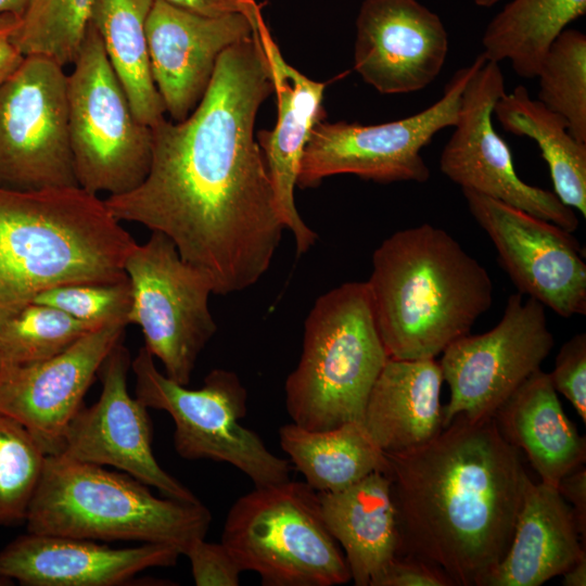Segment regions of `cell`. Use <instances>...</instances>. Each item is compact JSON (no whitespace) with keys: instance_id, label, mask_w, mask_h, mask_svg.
<instances>
[{"instance_id":"obj_4","label":"cell","mask_w":586,"mask_h":586,"mask_svg":"<svg viewBox=\"0 0 586 586\" xmlns=\"http://www.w3.org/2000/svg\"><path fill=\"white\" fill-rule=\"evenodd\" d=\"M136 243L104 200L80 187L0 188V323L44 290L126 280Z\"/></svg>"},{"instance_id":"obj_10","label":"cell","mask_w":586,"mask_h":586,"mask_svg":"<svg viewBox=\"0 0 586 586\" xmlns=\"http://www.w3.org/2000/svg\"><path fill=\"white\" fill-rule=\"evenodd\" d=\"M485 60L481 52L458 69L441 99L415 115L379 125L317 122L301 158L296 186L315 188L326 177L341 174L381 183L428 181L430 169L421 151L437 132L455 126L462 91Z\"/></svg>"},{"instance_id":"obj_21","label":"cell","mask_w":586,"mask_h":586,"mask_svg":"<svg viewBox=\"0 0 586 586\" xmlns=\"http://www.w3.org/2000/svg\"><path fill=\"white\" fill-rule=\"evenodd\" d=\"M256 33L269 64L278 105L275 128L260 130L257 143L265 157L280 219L294 238L297 255H302L315 244L317 234L302 219L294 190L310 131L324 116L326 84L306 77L282 58L263 17Z\"/></svg>"},{"instance_id":"obj_15","label":"cell","mask_w":586,"mask_h":586,"mask_svg":"<svg viewBox=\"0 0 586 586\" xmlns=\"http://www.w3.org/2000/svg\"><path fill=\"white\" fill-rule=\"evenodd\" d=\"M462 192L519 293L563 318L586 314L585 256L572 232L496 199Z\"/></svg>"},{"instance_id":"obj_43","label":"cell","mask_w":586,"mask_h":586,"mask_svg":"<svg viewBox=\"0 0 586 586\" xmlns=\"http://www.w3.org/2000/svg\"><path fill=\"white\" fill-rule=\"evenodd\" d=\"M500 0H474L477 7L489 8L499 2Z\"/></svg>"},{"instance_id":"obj_22","label":"cell","mask_w":586,"mask_h":586,"mask_svg":"<svg viewBox=\"0 0 586 586\" xmlns=\"http://www.w3.org/2000/svg\"><path fill=\"white\" fill-rule=\"evenodd\" d=\"M586 556L570 505L557 487L527 482L510 546L485 586H540Z\"/></svg>"},{"instance_id":"obj_38","label":"cell","mask_w":586,"mask_h":586,"mask_svg":"<svg viewBox=\"0 0 586 586\" xmlns=\"http://www.w3.org/2000/svg\"><path fill=\"white\" fill-rule=\"evenodd\" d=\"M194 14L217 17L231 13H244L255 17L260 14L256 0H163Z\"/></svg>"},{"instance_id":"obj_14","label":"cell","mask_w":586,"mask_h":586,"mask_svg":"<svg viewBox=\"0 0 586 586\" xmlns=\"http://www.w3.org/2000/svg\"><path fill=\"white\" fill-rule=\"evenodd\" d=\"M505 92L499 63L485 60L462 91L458 119L442 150L440 169L462 190L496 199L574 232L579 224L574 209L553 192L524 182L508 144L495 130L494 106Z\"/></svg>"},{"instance_id":"obj_42","label":"cell","mask_w":586,"mask_h":586,"mask_svg":"<svg viewBox=\"0 0 586 586\" xmlns=\"http://www.w3.org/2000/svg\"><path fill=\"white\" fill-rule=\"evenodd\" d=\"M27 0H0V16L5 14L18 17L23 12Z\"/></svg>"},{"instance_id":"obj_18","label":"cell","mask_w":586,"mask_h":586,"mask_svg":"<svg viewBox=\"0 0 586 586\" xmlns=\"http://www.w3.org/2000/svg\"><path fill=\"white\" fill-rule=\"evenodd\" d=\"M262 15L208 17L154 0L146 18L150 67L165 111L186 119L203 99L221 53L250 38Z\"/></svg>"},{"instance_id":"obj_26","label":"cell","mask_w":586,"mask_h":586,"mask_svg":"<svg viewBox=\"0 0 586 586\" xmlns=\"http://www.w3.org/2000/svg\"><path fill=\"white\" fill-rule=\"evenodd\" d=\"M279 438L290 462L320 493L345 488L386 466L384 453L359 422L320 431L292 422L279 429Z\"/></svg>"},{"instance_id":"obj_3","label":"cell","mask_w":586,"mask_h":586,"mask_svg":"<svg viewBox=\"0 0 586 586\" xmlns=\"http://www.w3.org/2000/svg\"><path fill=\"white\" fill-rule=\"evenodd\" d=\"M367 284L384 347L396 359H435L493 303L487 270L430 224L386 238Z\"/></svg>"},{"instance_id":"obj_24","label":"cell","mask_w":586,"mask_h":586,"mask_svg":"<svg viewBox=\"0 0 586 586\" xmlns=\"http://www.w3.org/2000/svg\"><path fill=\"white\" fill-rule=\"evenodd\" d=\"M443 382L435 359H387L362 418L364 428L383 453L418 447L443 430Z\"/></svg>"},{"instance_id":"obj_37","label":"cell","mask_w":586,"mask_h":586,"mask_svg":"<svg viewBox=\"0 0 586 586\" xmlns=\"http://www.w3.org/2000/svg\"><path fill=\"white\" fill-rule=\"evenodd\" d=\"M374 586H454L437 566L411 556H398Z\"/></svg>"},{"instance_id":"obj_30","label":"cell","mask_w":586,"mask_h":586,"mask_svg":"<svg viewBox=\"0 0 586 586\" xmlns=\"http://www.w3.org/2000/svg\"><path fill=\"white\" fill-rule=\"evenodd\" d=\"M93 0H27L12 31L25 55L49 58L61 66L74 63L89 25Z\"/></svg>"},{"instance_id":"obj_9","label":"cell","mask_w":586,"mask_h":586,"mask_svg":"<svg viewBox=\"0 0 586 586\" xmlns=\"http://www.w3.org/2000/svg\"><path fill=\"white\" fill-rule=\"evenodd\" d=\"M67 75L71 148L80 188L118 195L138 187L152 158L151 127L133 114L95 28L89 23Z\"/></svg>"},{"instance_id":"obj_33","label":"cell","mask_w":586,"mask_h":586,"mask_svg":"<svg viewBox=\"0 0 586 586\" xmlns=\"http://www.w3.org/2000/svg\"><path fill=\"white\" fill-rule=\"evenodd\" d=\"M46 457L25 428L0 411V525L25 522Z\"/></svg>"},{"instance_id":"obj_16","label":"cell","mask_w":586,"mask_h":586,"mask_svg":"<svg viewBox=\"0 0 586 586\" xmlns=\"http://www.w3.org/2000/svg\"><path fill=\"white\" fill-rule=\"evenodd\" d=\"M130 367V353L119 342L98 372L102 383L99 399L91 406L84 405L74 416L65 431L59 455L113 467L156 488L164 497L188 502L200 501L187 486L166 472L154 457L153 429L148 407L128 392Z\"/></svg>"},{"instance_id":"obj_2","label":"cell","mask_w":586,"mask_h":586,"mask_svg":"<svg viewBox=\"0 0 586 586\" xmlns=\"http://www.w3.org/2000/svg\"><path fill=\"white\" fill-rule=\"evenodd\" d=\"M384 455L399 556L434 564L454 586H485L531 480L495 418L458 416L428 443Z\"/></svg>"},{"instance_id":"obj_44","label":"cell","mask_w":586,"mask_h":586,"mask_svg":"<svg viewBox=\"0 0 586 586\" xmlns=\"http://www.w3.org/2000/svg\"><path fill=\"white\" fill-rule=\"evenodd\" d=\"M0 582H2V579H0ZM3 583H0V585H2Z\"/></svg>"},{"instance_id":"obj_40","label":"cell","mask_w":586,"mask_h":586,"mask_svg":"<svg viewBox=\"0 0 586 586\" xmlns=\"http://www.w3.org/2000/svg\"><path fill=\"white\" fill-rule=\"evenodd\" d=\"M15 15L0 16V86L20 67L25 55L12 40Z\"/></svg>"},{"instance_id":"obj_27","label":"cell","mask_w":586,"mask_h":586,"mask_svg":"<svg viewBox=\"0 0 586 586\" xmlns=\"http://www.w3.org/2000/svg\"><path fill=\"white\" fill-rule=\"evenodd\" d=\"M153 1L93 0L89 18L135 116L149 127L163 119L166 112L149 59L145 25Z\"/></svg>"},{"instance_id":"obj_12","label":"cell","mask_w":586,"mask_h":586,"mask_svg":"<svg viewBox=\"0 0 586 586\" xmlns=\"http://www.w3.org/2000/svg\"><path fill=\"white\" fill-rule=\"evenodd\" d=\"M79 187L71 148L67 74L27 55L0 86V188Z\"/></svg>"},{"instance_id":"obj_35","label":"cell","mask_w":586,"mask_h":586,"mask_svg":"<svg viewBox=\"0 0 586 586\" xmlns=\"http://www.w3.org/2000/svg\"><path fill=\"white\" fill-rule=\"evenodd\" d=\"M557 393L562 394L586 423V334L578 333L559 349L549 373Z\"/></svg>"},{"instance_id":"obj_19","label":"cell","mask_w":586,"mask_h":586,"mask_svg":"<svg viewBox=\"0 0 586 586\" xmlns=\"http://www.w3.org/2000/svg\"><path fill=\"white\" fill-rule=\"evenodd\" d=\"M448 35L418 0H365L356 18L354 69L383 94L410 93L441 73Z\"/></svg>"},{"instance_id":"obj_5","label":"cell","mask_w":586,"mask_h":586,"mask_svg":"<svg viewBox=\"0 0 586 586\" xmlns=\"http://www.w3.org/2000/svg\"><path fill=\"white\" fill-rule=\"evenodd\" d=\"M211 522L201 501L157 497L125 472L63 455L46 457L25 520L30 533L164 544L182 556Z\"/></svg>"},{"instance_id":"obj_39","label":"cell","mask_w":586,"mask_h":586,"mask_svg":"<svg viewBox=\"0 0 586 586\" xmlns=\"http://www.w3.org/2000/svg\"><path fill=\"white\" fill-rule=\"evenodd\" d=\"M560 495L569 502L581 535L586 537V469L583 464L561 479L557 486Z\"/></svg>"},{"instance_id":"obj_11","label":"cell","mask_w":586,"mask_h":586,"mask_svg":"<svg viewBox=\"0 0 586 586\" xmlns=\"http://www.w3.org/2000/svg\"><path fill=\"white\" fill-rule=\"evenodd\" d=\"M131 286L127 322L140 327L144 346L175 382L191 381L198 358L217 331L208 300L212 282L183 260L163 232L133 246L125 262Z\"/></svg>"},{"instance_id":"obj_13","label":"cell","mask_w":586,"mask_h":586,"mask_svg":"<svg viewBox=\"0 0 586 586\" xmlns=\"http://www.w3.org/2000/svg\"><path fill=\"white\" fill-rule=\"evenodd\" d=\"M555 341L545 306L521 293L508 297L500 321L489 331L453 342L438 362L449 399L443 429L456 417H494L499 407L548 357Z\"/></svg>"},{"instance_id":"obj_32","label":"cell","mask_w":586,"mask_h":586,"mask_svg":"<svg viewBox=\"0 0 586 586\" xmlns=\"http://www.w3.org/2000/svg\"><path fill=\"white\" fill-rule=\"evenodd\" d=\"M536 78L538 99L562 116L570 133L586 143V36L564 29L546 53Z\"/></svg>"},{"instance_id":"obj_6","label":"cell","mask_w":586,"mask_h":586,"mask_svg":"<svg viewBox=\"0 0 586 586\" xmlns=\"http://www.w3.org/2000/svg\"><path fill=\"white\" fill-rule=\"evenodd\" d=\"M388 358L367 282L323 293L306 317L301 357L284 383L292 422L314 431L362 423Z\"/></svg>"},{"instance_id":"obj_17","label":"cell","mask_w":586,"mask_h":586,"mask_svg":"<svg viewBox=\"0 0 586 586\" xmlns=\"http://www.w3.org/2000/svg\"><path fill=\"white\" fill-rule=\"evenodd\" d=\"M126 326L106 322L49 359L0 369V411L20 422L47 456L61 453L69 422Z\"/></svg>"},{"instance_id":"obj_8","label":"cell","mask_w":586,"mask_h":586,"mask_svg":"<svg viewBox=\"0 0 586 586\" xmlns=\"http://www.w3.org/2000/svg\"><path fill=\"white\" fill-rule=\"evenodd\" d=\"M130 368L136 397L171 417L174 447L181 458L229 463L255 487L290 480V461L271 453L256 432L241 423L247 412V392L235 372L213 369L202 387L191 390L161 372L144 345Z\"/></svg>"},{"instance_id":"obj_7","label":"cell","mask_w":586,"mask_h":586,"mask_svg":"<svg viewBox=\"0 0 586 586\" xmlns=\"http://www.w3.org/2000/svg\"><path fill=\"white\" fill-rule=\"evenodd\" d=\"M221 543L264 586H335L352 581L318 492L305 481L255 487L230 507Z\"/></svg>"},{"instance_id":"obj_34","label":"cell","mask_w":586,"mask_h":586,"mask_svg":"<svg viewBox=\"0 0 586 586\" xmlns=\"http://www.w3.org/2000/svg\"><path fill=\"white\" fill-rule=\"evenodd\" d=\"M129 279L100 283L79 282L58 285L37 294L33 303L58 308L67 315L95 324L127 322L131 307Z\"/></svg>"},{"instance_id":"obj_25","label":"cell","mask_w":586,"mask_h":586,"mask_svg":"<svg viewBox=\"0 0 586 586\" xmlns=\"http://www.w3.org/2000/svg\"><path fill=\"white\" fill-rule=\"evenodd\" d=\"M504 437L522 450L540 482L558 486L586 460V440L568 418L550 375H530L494 416Z\"/></svg>"},{"instance_id":"obj_23","label":"cell","mask_w":586,"mask_h":586,"mask_svg":"<svg viewBox=\"0 0 586 586\" xmlns=\"http://www.w3.org/2000/svg\"><path fill=\"white\" fill-rule=\"evenodd\" d=\"M324 523L343 549L356 586H374L399 556V532L390 481L374 471L352 485L318 492Z\"/></svg>"},{"instance_id":"obj_36","label":"cell","mask_w":586,"mask_h":586,"mask_svg":"<svg viewBox=\"0 0 586 586\" xmlns=\"http://www.w3.org/2000/svg\"><path fill=\"white\" fill-rule=\"evenodd\" d=\"M191 564L194 584L198 586H238L243 573L228 548L205 538L194 542L183 555Z\"/></svg>"},{"instance_id":"obj_41","label":"cell","mask_w":586,"mask_h":586,"mask_svg":"<svg viewBox=\"0 0 586 586\" xmlns=\"http://www.w3.org/2000/svg\"><path fill=\"white\" fill-rule=\"evenodd\" d=\"M562 585L564 586H585L586 585V556L575 562L562 575Z\"/></svg>"},{"instance_id":"obj_28","label":"cell","mask_w":586,"mask_h":586,"mask_svg":"<svg viewBox=\"0 0 586 586\" xmlns=\"http://www.w3.org/2000/svg\"><path fill=\"white\" fill-rule=\"evenodd\" d=\"M494 117L515 136L533 139L548 165L555 194L566 206L586 216V143L569 131L565 119L530 97L524 86L505 92Z\"/></svg>"},{"instance_id":"obj_20","label":"cell","mask_w":586,"mask_h":586,"mask_svg":"<svg viewBox=\"0 0 586 586\" xmlns=\"http://www.w3.org/2000/svg\"><path fill=\"white\" fill-rule=\"evenodd\" d=\"M180 556L164 544L112 548L97 540L27 532L0 550V579L26 586H116L146 569L174 566Z\"/></svg>"},{"instance_id":"obj_1","label":"cell","mask_w":586,"mask_h":586,"mask_svg":"<svg viewBox=\"0 0 586 586\" xmlns=\"http://www.w3.org/2000/svg\"><path fill=\"white\" fill-rule=\"evenodd\" d=\"M273 92L269 64L254 35L225 50L211 84L181 122L151 127L143 181L104 202L120 222L166 234L181 258L202 270L214 294L255 284L269 269L284 229L263 152L256 114Z\"/></svg>"},{"instance_id":"obj_31","label":"cell","mask_w":586,"mask_h":586,"mask_svg":"<svg viewBox=\"0 0 586 586\" xmlns=\"http://www.w3.org/2000/svg\"><path fill=\"white\" fill-rule=\"evenodd\" d=\"M101 326L31 302L0 323V369L49 359Z\"/></svg>"},{"instance_id":"obj_29","label":"cell","mask_w":586,"mask_h":586,"mask_svg":"<svg viewBox=\"0 0 586 586\" xmlns=\"http://www.w3.org/2000/svg\"><path fill=\"white\" fill-rule=\"evenodd\" d=\"M586 13V0H512L486 26L485 59L509 61L515 74L535 78L551 44Z\"/></svg>"}]
</instances>
